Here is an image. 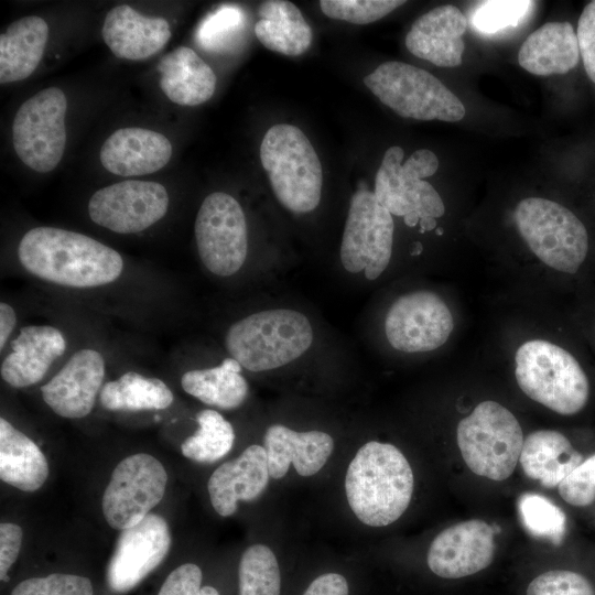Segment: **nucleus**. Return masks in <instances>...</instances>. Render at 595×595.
I'll use <instances>...</instances> for the list:
<instances>
[{
	"label": "nucleus",
	"instance_id": "obj_1",
	"mask_svg": "<svg viewBox=\"0 0 595 595\" xmlns=\"http://www.w3.org/2000/svg\"><path fill=\"white\" fill-rule=\"evenodd\" d=\"M21 264L31 274L64 286L94 288L117 280L123 261L94 238L55 227H35L21 239Z\"/></svg>",
	"mask_w": 595,
	"mask_h": 595
},
{
	"label": "nucleus",
	"instance_id": "obj_2",
	"mask_svg": "<svg viewBox=\"0 0 595 595\" xmlns=\"http://www.w3.org/2000/svg\"><path fill=\"white\" fill-rule=\"evenodd\" d=\"M347 505L364 526L382 528L408 509L414 476L404 454L393 444L369 441L349 462L344 479Z\"/></svg>",
	"mask_w": 595,
	"mask_h": 595
},
{
	"label": "nucleus",
	"instance_id": "obj_3",
	"mask_svg": "<svg viewBox=\"0 0 595 595\" xmlns=\"http://www.w3.org/2000/svg\"><path fill=\"white\" fill-rule=\"evenodd\" d=\"M313 343V328L301 312L272 309L250 314L227 331L225 346L249 371L277 369L301 357Z\"/></svg>",
	"mask_w": 595,
	"mask_h": 595
},
{
	"label": "nucleus",
	"instance_id": "obj_4",
	"mask_svg": "<svg viewBox=\"0 0 595 595\" xmlns=\"http://www.w3.org/2000/svg\"><path fill=\"white\" fill-rule=\"evenodd\" d=\"M260 160L275 197L286 209L314 210L322 196L321 161L303 131L292 125H274L260 144Z\"/></svg>",
	"mask_w": 595,
	"mask_h": 595
},
{
	"label": "nucleus",
	"instance_id": "obj_5",
	"mask_svg": "<svg viewBox=\"0 0 595 595\" xmlns=\"http://www.w3.org/2000/svg\"><path fill=\"white\" fill-rule=\"evenodd\" d=\"M515 360L517 383L536 402L562 415L576 414L587 403V376L566 349L533 339L517 349Z\"/></svg>",
	"mask_w": 595,
	"mask_h": 595
},
{
	"label": "nucleus",
	"instance_id": "obj_6",
	"mask_svg": "<svg viewBox=\"0 0 595 595\" xmlns=\"http://www.w3.org/2000/svg\"><path fill=\"white\" fill-rule=\"evenodd\" d=\"M456 436L468 468L496 482L505 480L513 473L524 441L512 412L490 400L480 402L459 421Z\"/></svg>",
	"mask_w": 595,
	"mask_h": 595
},
{
	"label": "nucleus",
	"instance_id": "obj_7",
	"mask_svg": "<svg viewBox=\"0 0 595 595\" xmlns=\"http://www.w3.org/2000/svg\"><path fill=\"white\" fill-rule=\"evenodd\" d=\"M366 87L403 118L456 122L464 118L463 102L440 79L416 66L390 61L365 76Z\"/></svg>",
	"mask_w": 595,
	"mask_h": 595
},
{
	"label": "nucleus",
	"instance_id": "obj_8",
	"mask_svg": "<svg viewBox=\"0 0 595 595\" xmlns=\"http://www.w3.org/2000/svg\"><path fill=\"white\" fill-rule=\"evenodd\" d=\"M517 228L530 250L548 267L576 273L588 251L584 224L551 199L528 197L515 209Z\"/></svg>",
	"mask_w": 595,
	"mask_h": 595
},
{
	"label": "nucleus",
	"instance_id": "obj_9",
	"mask_svg": "<svg viewBox=\"0 0 595 595\" xmlns=\"http://www.w3.org/2000/svg\"><path fill=\"white\" fill-rule=\"evenodd\" d=\"M403 156L404 151L399 145L385 152L375 177L377 201L394 216L415 213L420 220L443 216L445 206L440 194L423 181L437 171V156L426 149L414 151L404 163Z\"/></svg>",
	"mask_w": 595,
	"mask_h": 595
},
{
	"label": "nucleus",
	"instance_id": "obj_10",
	"mask_svg": "<svg viewBox=\"0 0 595 595\" xmlns=\"http://www.w3.org/2000/svg\"><path fill=\"white\" fill-rule=\"evenodd\" d=\"M67 99L48 87L24 101L12 125V142L19 159L32 170L46 173L61 162L65 144Z\"/></svg>",
	"mask_w": 595,
	"mask_h": 595
},
{
	"label": "nucleus",
	"instance_id": "obj_11",
	"mask_svg": "<svg viewBox=\"0 0 595 595\" xmlns=\"http://www.w3.org/2000/svg\"><path fill=\"white\" fill-rule=\"evenodd\" d=\"M392 215L374 192L359 187L353 195L340 244V262L349 273L364 272L368 280L387 269L393 246Z\"/></svg>",
	"mask_w": 595,
	"mask_h": 595
},
{
	"label": "nucleus",
	"instance_id": "obj_12",
	"mask_svg": "<svg viewBox=\"0 0 595 595\" xmlns=\"http://www.w3.org/2000/svg\"><path fill=\"white\" fill-rule=\"evenodd\" d=\"M199 258L219 277L235 274L248 251L247 224L240 204L229 194L214 192L203 201L195 219Z\"/></svg>",
	"mask_w": 595,
	"mask_h": 595
},
{
	"label": "nucleus",
	"instance_id": "obj_13",
	"mask_svg": "<svg viewBox=\"0 0 595 595\" xmlns=\"http://www.w3.org/2000/svg\"><path fill=\"white\" fill-rule=\"evenodd\" d=\"M167 474L152 455L123 458L113 469L101 500L108 524L125 530L141 521L163 498Z\"/></svg>",
	"mask_w": 595,
	"mask_h": 595
},
{
	"label": "nucleus",
	"instance_id": "obj_14",
	"mask_svg": "<svg viewBox=\"0 0 595 595\" xmlns=\"http://www.w3.org/2000/svg\"><path fill=\"white\" fill-rule=\"evenodd\" d=\"M454 328L451 310L431 291H414L398 298L385 318L389 344L403 353H425L446 343Z\"/></svg>",
	"mask_w": 595,
	"mask_h": 595
},
{
	"label": "nucleus",
	"instance_id": "obj_15",
	"mask_svg": "<svg viewBox=\"0 0 595 595\" xmlns=\"http://www.w3.org/2000/svg\"><path fill=\"white\" fill-rule=\"evenodd\" d=\"M169 194L156 182L129 180L98 190L88 203L94 223L118 234L140 232L167 212Z\"/></svg>",
	"mask_w": 595,
	"mask_h": 595
},
{
	"label": "nucleus",
	"instance_id": "obj_16",
	"mask_svg": "<svg viewBox=\"0 0 595 595\" xmlns=\"http://www.w3.org/2000/svg\"><path fill=\"white\" fill-rule=\"evenodd\" d=\"M170 547L169 526L156 513H149L137 524L121 530L107 571L110 589L126 593L136 587L161 564Z\"/></svg>",
	"mask_w": 595,
	"mask_h": 595
},
{
	"label": "nucleus",
	"instance_id": "obj_17",
	"mask_svg": "<svg viewBox=\"0 0 595 595\" xmlns=\"http://www.w3.org/2000/svg\"><path fill=\"white\" fill-rule=\"evenodd\" d=\"M494 528L479 519L455 523L431 542L426 562L435 575L455 580L476 574L494 560Z\"/></svg>",
	"mask_w": 595,
	"mask_h": 595
},
{
	"label": "nucleus",
	"instance_id": "obj_18",
	"mask_svg": "<svg viewBox=\"0 0 595 595\" xmlns=\"http://www.w3.org/2000/svg\"><path fill=\"white\" fill-rule=\"evenodd\" d=\"M104 376L105 361L101 354L90 348L80 349L41 387L42 398L63 418H84L95 405Z\"/></svg>",
	"mask_w": 595,
	"mask_h": 595
},
{
	"label": "nucleus",
	"instance_id": "obj_19",
	"mask_svg": "<svg viewBox=\"0 0 595 595\" xmlns=\"http://www.w3.org/2000/svg\"><path fill=\"white\" fill-rule=\"evenodd\" d=\"M272 479L283 478L290 466L303 477L316 475L334 451V439L318 430L295 431L283 424L270 425L263 436Z\"/></svg>",
	"mask_w": 595,
	"mask_h": 595
},
{
	"label": "nucleus",
	"instance_id": "obj_20",
	"mask_svg": "<svg viewBox=\"0 0 595 595\" xmlns=\"http://www.w3.org/2000/svg\"><path fill=\"white\" fill-rule=\"evenodd\" d=\"M270 478L264 447L249 445L237 458L221 464L210 475L207 490L214 510L221 517L234 515L239 501L260 497Z\"/></svg>",
	"mask_w": 595,
	"mask_h": 595
},
{
	"label": "nucleus",
	"instance_id": "obj_21",
	"mask_svg": "<svg viewBox=\"0 0 595 595\" xmlns=\"http://www.w3.org/2000/svg\"><path fill=\"white\" fill-rule=\"evenodd\" d=\"M467 19L455 6H440L418 18L405 36V46L414 56L440 67L462 63L463 34Z\"/></svg>",
	"mask_w": 595,
	"mask_h": 595
},
{
	"label": "nucleus",
	"instance_id": "obj_22",
	"mask_svg": "<svg viewBox=\"0 0 595 595\" xmlns=\"http://www.w3.org/2000/svg\"><path fill=\"white\" fill-rule=\"evenodd\" d=\"M172 156L169 139L150 129L121 128L106 139L100 150V162L110 173L136 176L156 172Z\"/></svg>",
	"mask_w": 595,
	"mask_h": 595
},
{
	"label": "nucleus",
	"instance_id": "obj_23",
	"mask_svg": "<svg viewBox=\"0 0 595 595\" xmlns=\"http://www.w3.org/2000/svg\"><path fill=\"white\" fill-rule=\"evenodd\" d=\"M101 34L117 57L142 61L159 53L172 33L165 19L147 17L127 4H121L107 13Z\"/></svg>",
	"mask_w": 595,
	"mask_h": 595
},
{
	"label": "nucleus",
	"instance_id": "obj_24",
	"mask_svg": "<svg viewBox=\"0 0 595 595\" xmlns=\"http://www.w3.org/2000/svg\"><path fill=\"white\" fill-rule=\"evenodd\" d=\"M11 348L1 364V377L14 388H25L45 376L52 363L64 354L66 340L53 326L29 325L20 331Z\"/></svg>",
	"mask_w": 595,
	"mask_h": 595
},
{
	"label": "nucleus",
	"instance_id": "obj_25",
	"mask_svg": "<svg viewBox=\"0 0 595 595\" xmlns=\"http://www.w3.org/2000/svg\"><path fill=\"white\" fill-rule=\"evenodd\" d=\"M580 60L576 31L569 22H548L533 31L522 43L519 65L537 76L565 74Z\"/></svg>",
	"mask_w": 595,
	"mask_h": 595
},
{
	"label": "nucleus",
	"instance_id": "obj_26",
	"mask_svg": "<svg viewBox=\"0 0 595 595\" xmlns=\"http://www.w3.org/2000/svg\"><path fill=\"white\" fill-rule=\"evenodd\" d=\"M160 87L164 95L181 106H197L215 93L216 75L198 54L180 46L164 55L159 65Z\"/></svg>",
	"mask_w": 595,
	"mask_h": 595
},
{
	"label": "nucleus",
	"instance_id": "obj_27",
	"mask_svg": "<svg viewBox=\"0 0 595 595\" xmlns=\"http://www.w3.org/2000/svg\"><path fill=\"white\" fill-rule=\"evenodd\" d=\"M583 461L569 439L554 430L530 433L519 458L523 473L547 488L558 487Z\"/></svg>",
	"mask_w": 595,
	"mask_h": 595
},
{
	"label": "nucleus",
	"instance_id": "obj_28",
	"mask_svg": "<svg viewBox=\"0 0 595 595\" xmlns=\"http://www.w3.org/2000/svg\"><path fill=\"white\" fill-rule=\"evenodd\" d=\"M48 39V25L37 15L12 22L0 35V83L28 78L39 66Z\"/></svg>",
	"mask_w": 595,
	"mask_h": 595
},
{
	"label": "nucleus",
	"instance_id": "obj_29",
	"mask_svg": "<svg viewBox=\"0 0 595 595\" xmlns=\"http://www.w3.org/2000/svg\"><path fill=\"white\" fill-rule=\"evenodd\" d=\"M48 476V464L40 447L6 419H0V478L22 490L40 489Z\"/></svg>",
	"mask_w": 595,
	"mask_h": 595
},
{
	"label": "nucleus",
	"instance_id": "obj_30",
	"mask_svg": "<svg viewBox=\"0 0 595 595\" xmlns=\"http://www.w3.org/2000/svg\"><path fill=\"white\" fill-rule=\"evenodd\" d=\"M255 34L268 50L289 56L303 54L313 33L300 9L285 0L263 1L259 9Z\"/></svg>",
	"mask_w": 595,
	"mask_h": 595
},
{
	"label": "nucleus",
	"instance_id": "obj_31",
	"mask_svg": "<svg viewBox=\"0 0 595 595\" xmlns=\"http://www.w3.org/2000/svg\"><path fill=\"white\" fill-rule=\"evenodd\" d=\"M241 366L234 358H226L219 366L186 371L181 378L185 392L205 404L224 410L240 407L249 386L240 374Z\"/></svg>",
	"mask_w": 595,
	"mask_h": 595
},
{
	"label": "nucleus",
	"instance_id": "obj_32",
	"mask_svg": "<svg viewBox=\"0 0 595 595\" xmlns=\"http://www.w3.org/2000/svg\"><path fill=\"white\" fill-rule=\"evenodd\" d=\"M173 399L165 382L134 371L105 383L99 396L101 405L110 411L162 410L170 407Z\"/></svg>",
	"mask_w": 595,
	"mask_h": 595
},
{
	"label": "nucleus",
	"instance_id": "obj_33",
	"mask_svg": "<svg viewBox=\"0 0 595 595\" xmlns=\"http://www.w3.org/2000/svg\"><path fill=\"white\" fill-rule=\"evenodd\" d=\"M197 431L181 445L182 454L197 463H215L232 448L235 431L219 412L205 409L197 413Z\"/></svg>",
	"mask_w": 595,
	"mask_h": 595
},
{
	"label": "nucleus",
	"instance_id": "obj_34",
	"mask_svg": "<svg viewBox=\"0 0 595 595\" xmlns=\"http://www.w3.org/2000/svg\"><path fill=\"white\" fill-rule=\"evenodd\" d=\"M238 586L239 595H281V570L271 548L255 543L242 552Z\"/></svg>",
	"mask_w": 595,
	"mask_h": 595
},
{
	"label": "nucleus",
	"instance_id": "obj_35",
	"mask_svg": "<svg viewBox=\"0 0 595 595\" xmlns=\"http://www.w3.org/2000/svg\"><path fill=\"white\" fill-rule=\"evenodd\" d=\"M245 28V11L235 4H221L198 25L197 44L209 52L225 53L240 41Z\"/></svg>",
	"mask_w": 595,
	"mask_h": 595
},
{
	"label": "nucleus",
	"instance_id": "obj_36",
	"mask_svg": "<svg viewBox=\"0 0 595 595\" xmlns=\"http://www.w3.org/2000/svg\"><path fill=\"white\" fill-rule=\"evenodd\" d=\"M521 520L536 538L549 540L560 545L566 530V517L564 512L547 497L534 494H522L518 501Z\"/></svg>",
	"mask_w": 595,
	"mask_h": 595
},
{
	"label": "nucleus",
	"instance_id": "obj_37",
	"mask_svg": "<svg viewBox=\"0 0 595 595\" xmlns=\"http://www.w3.org/2000/svg\"><path fill=\"white\" fill-rule=\"evenodd\" d=\"M533 1L490 0L479 3L472 13V25L482 34H495L517 26L527 17Z\"/></svg>",
	"mask_w": 595,
	"mask_h": 595
},
{
	"label": "nucleus",
	"instance_id": "obj_38",
	"mask_svg": "<svg viewBox=\"0 0 595 595\" xmlns=\"http://www.w3.org/2000/svg\"><path fill=\"white\" fill-rule=\"evenodd\" d=\"M404 4L401 0H322L325 15L354 24H367L380 20Z\"/></svg>",
	"mask_w": 595,
	"mask_h": 595
},
{
	"label": "nucleus",
	"instance_id": "obj_39",
	"mask_svg": "<svg viewBox=\"0 0 595 595\" xmlns=\"http://www.w3.org/2000/svg\"><path fill=\"white\" fill-rule=\"evenodd\" d=\"M10 595H94L89 578L64 573L20 582Z\"/></svg>",
	"mask_w": 595,
	"mask_h": 595
},
{
	"label": "nucleus",
	"instance_id": "obj_40",
	"mask_svg": "<svg viewBox=\"0 0 595 595\" xmlns=\"http://www.w3.org/2000/svg\"><path fill=\"white\" fill-rule=\"evenodd\" d=\"M526 595H595V587L577 572L551 570L534 577Z\"/></svg>",
	"mask_w": 595,
	"mask_h": 595
},
{
	"label": "nucleus",
	"instance_id": "obj_41",
	"mask_svg": "<svg viewBox=\"0 0 595 595\" xmlns=\"http://www.w3.org/2000/svg\"><path fill=\"white\" fill-rule=\"evenodd\" d=\"M564 501L586 507L595 500V454L584 459L558 486Z\"/></svg>",
	"mask_w": 595,
	"mask_h": 595
},
{
	"label": "nucleus",
	"instance_id": "obj_42",
	"mask_svg": "<svg viewBox=\"0 0 595 595\" xmlns=\"http://www.w3.org/2000/svg\"><path fill=\"white\" fill-rule=\"evenodd\" d=\"M576 35L584 68L589 79L595 83V0L583 9Z\"/></svg>",
	"mask_w": 595,
	"mask_h": 595
},
{
	"label": "nucleus",
	"instance_id": "obj_43",
	"mask_svg": "<svg viewBox=\"0 0 595 595\" xmlns=\"http://www.w3.org/2000/svg\"><path fill=\"white\" fill-rule=\"evenodd\" d=\"M202 578L198 565L182 564L167 575L158 595H201Z\"/></svg>",
	"mask_w": 595,
	"mask_h": 595
},
{
	"label": "nucleus",
	"instance_id": "obj_44",
	"mask_svg": "<svg viewBox=\"0 0 595 595\" xmlns=\"http://www.w3.org/2000/svg\"><path fill=\"white\" fill-rule=\"evenodd\" d=\"M22 529L10 522L0 524V578L7 582L8 572L19 556L22 544Z\"/></svg>",
	"mask_w": 595,
	"mask_h": 595
},
{
	"label": "nucleus",
	"instance_id": "obj_45",
	"mask_svg": "<svg viewBox=\"0 0 595 595\" xmlns=\"http://www.w3.org/2000/svg\"><path fill=\"white\" fill-rule=\"evenodd\" d=\"M348 580L338 572H325L311 581L302 595H349Z\"/></svg>",
	"mask_w": 595,
	"mask_h": 595
},
{
	"label": "nucleus",
	"instance_id": "obj_46",
	"mask_svg": "<svg viewBox=\"0 0 595 595\" xmlns=\"http://www.w3.org/2000/svg\"><path fill=\"white\" fill-rule=\"evenodd\" d=\"M15 312L7 303L0 304V348L2 349L15 325Z\"/></svg>",
	"mask_w": 595,
	"mask_h": 595
},
{
	"label": "nucleus",
	"instance_id": "obj_47",
	"mask_svg": "<svg viewBox=\"0 0 595 595\" xmlns=\"http://www.w3.org/2000/svg\"><path fill=\"white\" fill-rule=\"evenodd\" d=\"M421 231L432 230L436 227L435 218H425L420 220Z\"/></svg>",
	"mask_w": 595,
	"mask_h": 595
},
{
	"label": "nucleus",
	"instance_id": "obj_48",
	"mask_svg": "<svg viewBox=\"0 0 595 595\" xmlns=\"http://www.w3.org/2000/svg\"><path fill=\"white\" fill-rule=\"evenodd\" d=\"M405 225L413 227L420 221V216L415 213H411L403 217Z\"/></svg>",
	"mask_w": 595,
	"mask_h": 595
},
{
	"label": "nucleus",
	"instance_id": "obj_49",
	"mask_svg": "<svg viewBox=\"0 0 595 595\" xmlns=\"http://www.w3.org/2000/svg\"><path fill=\"white\" fill-rule=\"evenodd\" d=\"M201 595H220V594L215 587L206 585L202 587Z\"/></svg>",
	"mask_w": 595,
	"mask_h": 595
},
{
	"label": "nucleus",
	"instance_id": "obj_50",
	"mask_svg": "<svg viewBox=\"0 0 595 595\" xmlns=\"http://www.w3.org/2000/svg\"><path fill=\"white\" fill-rule=\"evenodd\" d=\"M437 235H442L443 230L441 228H439L437 230Z\"/></svg>",
	"mask_w": 595,
	"mask_h": 595
}]
</instances>
